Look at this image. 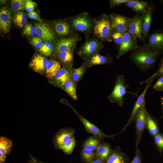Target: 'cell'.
Returning a JSON list of instances; mask_svg holds the SVG:
<instances>
[{
	"label": "cell",
	"instance_id": "6da1fadb",
	"mask_svg": "<svg viewBox=\"0 0 163 163\" xmlns=\"http://www.w3.org/2000/svg\"><path fill=\"white\" fill-rule=\"evenodd\" d=\"M160 54L146 44L143 46H138L136 50L132 51L129 58L139 69L145 72L154 66Z\"/></svg>",
	"mask_w": 163,
	"mask_h": 163
},
{
	"label": "cell",
	"instance_id": "7a4b0ae2",
	"mask_svg": "<svg viewBox=\"0 0 163 163\" xmlns=\"http://www.w3.org/2000/svg\"><path fill=\"white\" fill-rule=\"evenodd\" d=\"M93 28L94 35L100 40L111 42L113 32L110 15L103 14L93 20Z\"/></svg>",
	"mask_w": 163,
	"mask_h": 163
},
{
	"label": "cell",
	"instance_id": "3957f363",
	"mask_svg": "<svg viewBox=\"0 0 163 163\" xmlns=\"http://www.w3.org/2000/svg\"><path fill=\"white\" fill-rule=\"evenodd\" d=\"M104 47L102 43L97 38L93 37L86 40L77 52L78 56L84 62L93 55L99 53Z\"/></svg>",
	"mask_w": 163,
	"mask_h": 163
},
{
	"label": "cell",
	"instance_id": "277c9868",
	"mask_svg": "<svg viewBox=\"0 0 163 163\" xmlns=\"http://www.w3.org/2000/svg\"><path fill=\"white\" fill-rule=\"evenodd\" d=\"M126 80L123 75H118L115 80L114 88L108 99L111 103L117 104L122 107L123 105V96L127 93L126 90L129 86L126 84Z\"/></svg>",
	"mask_w": 163,
	"mask_h": 163
},
{
	"label": "cell",
	"instance_id": "5b68a950",
	"mask_svg": "<svg viewBox=\"0 0 163 163\" xmlns=\"http://www.w3.org/2000/svg\"><path fill=\"white\" fill-rule=\"evenodd\" d=\"M71 24L75 30L88 34L92 30L93 20L87 13H83L74 16L72 19Z\"/></svg>",
	"mask_w": 163,
	"mask_h": 163
},
{
	"label": "cell",
	"instance_id": "8992f818",
	"mask_svg": "<svg viewBox=\"0 0 163 163\" xmlns=\"http://www.w3.org/2000/svg\"><path fill=\"white\" fill-rule=\"evenodd\" d=\"M147 113L145 102L138 111L135 119L136 136V151L138 149L143 131L147 126Z\"/></svg>",
	"mask_w": 163,
	"mask_h": 163
},
{
	"label": "cell",
	"instance_id": "52a82bcc",
	"mask_svg": "<svg viewBox=\"0 0 163 163\" xmlns=\"http://www.w3.org/2000/svg\"><path fill=\"white\" fill-rule=\"evenodd\" d=\"M137 39L127 31L123 34L122 41L119 46V50L116 57L118 59L127 53L132 51L138 47Z\"/></svg>",
	"mask_w": 163,
	"mask_h": 163
},
{
	"label": "cell",
	"instance_id": "ba28073f",
	"mask_svg": "<svg viewBox=\"0 0 163 163\" xmlns=\"http://www.w3.org/2000/svg\"><path fill=\"white\" fill-rule=\"evenodd\" d=\"M110 17L113 31L124 33L128 30L132 18L113 13Z\"/></svg>",
	"mask_w": 163,
	"mask_h": 163
},
{
	"label": "cell",
	"instance_id": "9c48e42d",
	"mask_svg": "<svg viewBox=\"0 0 163 163\" xmlns=\"http://www.w3.org/2000/svg\"><path fill=\"white\" fill-rule=\"evenodd\" d=\"M155 5L151 4L141 16V24L142 37L141 40L144 45L146 44L145 41L148 36Z\"/></svg>",
	"mask_w": 163,
	"mask_h": 163
},
{
	"label": "cell",
	"instance_id": "30bf717a",
	"mask_svg": "<svg viewBox=\"0 0 163 163\" xmlns=\"http://www.w3.org/2000/svg\"><path fill=\"white\" fill-rule=\"evenodd\" d=\"M36 35L42 40L46 42L54 41L56 37L51 27L45 23H36L35 25Z\"/></svg>",
	"mask_w": 163,
	"mask_h": 163
},
{
	"label": "cell",
	"instance_id": "8fae6325",
	"mask_svg": "<svg viewBox=\"0 0 163 163\" xmlns=\"http://www.w3.org/2000/svg\"><path fill=\"white\" fill-rule=\"evenodd\" d=\"M154 80L153 79H151L147 83V84L143 92L139 96L134 104L128 122L123 128L121 132L125 130L127 127L135 120L138 111L142 106L143 103L145 102V95Z\"/></svg>",
	"mask_w": 163,
	"mask_h": 163
},
{
	"label": "cell",
	"instance_id": "7c38bea8",
	"mask_svg": "<svg viewBox=\"0 0 163 163\" xmlns=\"http://www.w3.org/2000/svg\"><path fill=\"white\" fill-rule=\"evenodd\" d=\"M67 104L77 114L80 121L83 124L86 129L88 133L102 138H113L115 136L114 135H109L105 134L95 125L83 117L71 105L68 103Z\"/></svg>",
	"mask_w": 163,
	"mask_h": 163
},
{
	"label": "cell",
	"instance_id": "4fadbf2b",
	"mask_svg": "<svg viewBox=\"0 0 163 163\" xmlns=\"http://www.w3.org/2000/svg\"><path fill=\"white\" fill-rule=\"evenodd\" d=\"M148 36L147 45L160 54H163V30H156Z\"/></svg>",
	"mask_w": 163,
	"mask_h": 163
},
{
	"label": "cell",
	"instance_id": "5bb4252c",
	"mask_svg": "<svg viewBox=\"0 0 163 163\" xmlns=\"http://www.w3.org/2000/svg\"><path fill=\"white\" fill-rule=\"evenodd\" d=\"M81 40V38L76 34L68 38L60 40L56 44V52L58 53L70 50L74 48L76 43Z\"/></svg>",
	"mask_w": 163,
	"mask_h": 163
},
{
	"label": "cell",
	"instance_id": "9a60e30c",
	"mask_svg": "<svg viewBox=\"0 0 163 163\" xmlns=\"http://www.w3.org/2000/svg\"><path fill=\"white\" fill-rule=\"evenodd\" d=\"M72 68V66L61 67L51 80L53 83L62 89L65 82L71 79V72Z\"/></svg>",
	"mask_w": 163,
	"mask_h": 163
},
{
	"label": "cell",
	"instance_id": "2e32d148",
	"mask_svg": "<svg viewBox=\"0 0 163 163\" xmlns=\"http://www.w3.org/2000/svg\"><path fill=\"white\" fill-rule=\"evenodd\" d=\"M113 62L112 57L110 54L106 56H102L99 53H96L85 62L88 68L95 66L101 65H108L112 63Z\"/></svg>",
	"mask_w": 163,
	"mask_h": 163
},
{
	"label": "cell",
	"instance_id": "e0dca14e",
	"mask_svg": "<svg viewBox=\"0 0 163 163\" xmlns=\"http://www.w3.org/2000/svg\"><path fill=\"white\" fill-rule=\"evenodd\" d=\"M49 61L42 55L36 54L32 60L29 66L35 72L42 74L46 70Z\"/></svg>",
	"mask_w": 163,
	"mask_h": 163
},
{
	"label": "cell",
	"instance_id": "ac0fdd59",
	"mask_svg": "<svg viewBox=\"0 0 163 163\" xmlns=\"http://www.w3.org/2000/svg\"><path fill=\"white\" fill-rule=\"evenodd\" d=\"M74 130L69 129H62L59 131L56 135L54 138V144L57 148L60 149L73 136Z\"/></svg>",
	"mask_w": 163,
	"mask_h": 163
},
{
	"label": "cell",
	"instance_id": "d6986e66",
	"mask_svg": "<svg viewBox=\"0 0 163 163\" xmlns=\"http://www.w3.org/2000/svg\"><path fill=\"white\" fill-rule=\"evenodd\" d=\"M128 31L135 38L140 40L142 39V30L141 15H136L132 18Z\"/></svg>",
	"mask_w": 163,
	"mask_h": 163
},
{
	"label": "cell",
	"instance_id": "ffe728a7",
	"mask_svg": "<svg viewBox=\"0 0 163 163\" xmlns=\"http://www.w3.org/2000/svg\"><path fill=\"white\" fill-rule=\"evenodd\" d=\"M11 24V13L5 8L2 9L0 12V29L4 34L8 33Z\"/></svg>",
	"mask_w": 163,
	"mask_h": 163
},
{
	"label": "cell",
	"instance_id": "44dd1931",
	"mask_svg": "<svg viewBox=\"0 0 163 163\" xmlns=\"http://www.w3.org/2000/svg\"><path fill=\"white\" fill-rule=\"evenodd\" d=\"M12 145L11 141L7 138H0V163H4L8 154L10 152Z\"/></svg>",
	"mask_w": 163,
	"mask_h": 163
},
{
	"label": "cell",
	"instance_id": "7402d4cb",
	"mask_svg": "<svg viewBox=\"0 0 163 163\" xmlns=\"http://www.w3.org/2000/svg\"><path fill=\"white\" fill-rule=\"evenodd\" d=\"M124 4L136 13L142 14L149 5L147 2L136 0H129Z\"/></svg>",
	"mask_w": 163,
	"mask_h": 163
},
{
	"label": "cell",
	"instance_id": "603a6c76",
	"mask_svg": "<svg viewBox=\"0 0 163 163\" xmlns=\"http://www.w3.org/2000/svg\"><path fill=\"white\" fill-rule=\"evenodd\" d=\"M111 153L110 146L106 143L100 144L95 152L97 158L103 162L107 160Z\"/></svg>",
	"mask_w": 163,
	"mask_h": 163
},
{
	"label": "cell",
	"instance_id": "cb8c5ba5",
	"mask_svg": "<svg viewBox=\"0 0 163 163\" xmlns=\"http://www.w3.org/2000/svg\"><path fill=\"white\" fill-rule=\"evenodd\" d=\"M61 68L59 62L55 60H49L46 70V75L48 79L51 80Z\"/></svg>",
	"mask_w": 163,
	"mask_h": 163
},
{
	"label": "cell",
	"instance_id": "d4e9b609",
	"mask_svg": "<svg viewBox=\"0 0 163 163\" xmlns=\"http://www.w3.org/2000/svg\"><path fill=\"white\" fill-rule=\"evenodd\" d=\"M87 65L85 62L78 68H72L71 70V79L77 85L82 79L85 71L88 69Z\"/></svg>",
	"mask_w": 163,
	"mask_h": 163
},
{
	"label": "cell",
	"instance_id": "484cf974",
	"mask_svg": "<svg viewBox=\"0 0 163 163\" xmlns=\"http://www.w3.org/2000/svg\"><path fill=\"white\" fill-rule=\"evenodd\" d=\"M105 163H126V161L123 153L117 149L111 153Z\"/></svg>",
	"mask_w": 163,
	"mask_h": 163
},
{
	"label": "cell",
	"instance_id": "4316f807",
	"mask_svg": "<svg viewBox=\"0 0 163 163\" xmlns=\"http://www.w3.org/2000/svg\"><path fill=\"white\" fill-rule=\"evenodd\" d=\"M76 86L77 85L70 79L65 82L62 89L75 100H77L78 98Z\"/></svg>",
	"mask_w": 163,
	"mask_h": 163
},
{
	"label": "cell",
	"instance_id": "83f0119b",
	"mask_svg": "<svg viewBox=\"0 0 163 163\" xmlns=\"http://www.w3.org/2000/svg\"><path fill=\"white\" fill-rule=\"evenodd\" d=\"M55 28L56 32L61 36L67 35L70 32L69 25L65 21H59L56 22Z\"/></svg>",
	"mask_w": 163,
	"mask_h": 163
},
{
	"label": "cell",
	"instance_id": "f1b7e54d",
	"mask_svg": "<svg viewBox=\"0 0 163 163\" xmlns=\"http://www.w3.org/2000/svg\"><path fill=\"white\" fill-rule=\"evenodd\" d=\"M74 47L66 51L58 53L59 59L63 63L72 66L73 60Z\"/></svg>",
	"mask_w": 163,
	"mask_h": 163
},
{
	"label": "cell",
	"instance_id": "f546056e",
	"mask_svg": "<svg viewBox=\"0 0 163 163\" xmlns=\"http://www.w3.org/2000/svg\"><path fill=\"white\" fill-rule=\"evenodd\" d=\"M27 19L24 12L19 11L16 12L13 17V21L17 27L22 28L27 22Z\"/></svg>",
	"mask_w": 163,
	"mask_h": 163
},
{
	"label": "cell",
	"instance_id": "4dcf8cb0",
	"mask_svg": "<svg viewBox=\"0 0 163 163\" xmlns=\"http://www.w3.org/2000/svg\"><path fill=\"white\" fill-rule=\"evenodd\" d=\"M100 144L99 140L94 136L88 138L84 144L83 148L88 150L94 151L96 150Z\"/></svg>",
	"mask_w": 163,
	"mask_h": 163
},
{
	"label": "cell",
	"instance_id": "1f68e13d",
	"mask_svg": "<svg viewBox=\"0 0 163 163\" xmlns=\"http://www.w3.org/2000/svg\"><path fill=\"white\" fill-rule=\"evenodd\" d=\"M148 129L152 136L158 133V130L157 124L151 116L148 113L147 126Z\"/></svg>",
	"mask_w": 163,
	"mask_h": 163
},
{
	"label": "cell",
	"instance_id": "d6a6232c",
	"mask_svg": "<svg viewBox=\"0 0 163 163\" xmlns=\"http://www.w3.org/2000/svg\"><path fill=\"white\" fill-rule=\"evenodd\" d=\"M75 144V141L73 136L60 149L66 154H70L72 152Z\"/></svg>",
	"mask_w": 163,
	"mask_h": 163
},
{
	"label": "cell",
	"instance_id": "836d02e7",
	"mask_svg": "<svg viewBox=\"0 0 163 163\" xmlns=\"http://www.w3.org/2000/svg\"><path fill=\"white\" fill-rule=\"evenodd\" d=\"M54 46L51 43L48 42H46L38 50L43 55L47 56L51 55Z\"/></svg>",
	"mask_w": 163,
	"mask_h": 163
},
{
	"label": "cell",
	"instance_id": "e575fe53",
	"mask_svg": "<svg viewBox=\"0 0 163 163\" xmlns=\"http://www.w3.org/2000/svg\"><path fill=\"white\" fill-rule=\"evenodd\" d=\"M96 155L94 151L83 148L82 151V155L83 159L86 162H90Z\"/></svg>",
	"mask_w": 163,
	"mask_h": 163
},
{
	"label": "cell",
	"instance_id": "d590c367",
	"mask_svg": "<svg viewBox=\"0 0 163 163\" xmlns=\"http://www.w3.org/2000/svg\"><path fill=\"white\" fill-rule=\"evenodd\" d=\"M27 0H12L11 1L12 9L14 11H18L25 8V5Z\"/></svg>",
	"mask_w": 163,
	"mask_h": 163
},
{
	"label": "cell",
	"instance_id": "8d00e7d4",
	"mask_svg": "<svg viewBox=\"0 0 163 163\" xmlns=\"http://www.w3.org/2000/svg\"><path fill=\"white\" fill-rule=\"evenodd\" d=\"M23 33L26 36H34L36 34V28L31 24H27L25 26Z\"/></svg>",
	"mask_w": 163,
	"mask_h": 163
},
{
	"label": "cell",
	"instance_id": "74e56055",
	"mask_svg": "<svg viewBox=\"0 0 163 163\" xmlns=\"http://www.w3.org/2000/svg\"><path fill=\"white\" fill-rule=\"evenodd\" d=\"M162 75H163V64L160 65L158 69L155 73L150 76L146 80L141 82L140 84H142L144 83H147L151 79H154L155 78Z\"/></svg>",
	"mask_w": 163,
	"mask_h": 163
},
{
	"label": "cell",
	"instance_id": "f35d334b",
	"mask_svg": "<svg viewBox=\"0 0 163 163\" xmlns=\"http://www.w3.org/2000/svg\"><path fill=\"white\" fill-rule=\"evenodd\" d=\"M123 34L116 31H113L112 34V39L114 42L120 46L123 40Z\"/></svg>",
	"mask_w": 163,
	"mask_h": 163
},
{
	"label": "cell",
	"instance_id": "ab89813d",
	"mask_svg": "<svg viewBox=\"0 0 163 163\" xmlns=\"http://www.w3.org/2000/svg\"><path fill=\"white\" fill-rule=\"evenodd\" d=\"M155 142L161 151L163 150V136L160 134H157L154 136Z\"/></svg>",
	"mask_w": 163,
	"mask_h": 163
},
{
	"label": "cell",
	"instance_id": "60d3db41",
	"mask_svg": "<svg viewBox=\"0 0 163 163\" xmlns=\"http://www.w3.org/2000/svg\"><path fill=\"white\" fill-rule=\"evenodd\" d=\"M30 43L34 47L40 48L43 45L42 40L38 37H34L31 39Z\"/></svg>",
	"mask_w": 163,
	"mask_h": 163
},
{
	"label": "cell",
	"instance_id": "b9f144b4",
	"mask_svg": "<svg viewBox=\"0 0 163 163\" xmlns=\"http://www.w3.org/2000/svg\"><path fill=\"white\" fill-rule=\"evenodd\" d=\"M153 88L156 91H163V75L159 77L154 85Z\"/></svg>",
	"mask_w": 163,
	"mask_h": 163
},
{
	"label": "cell",
	"instance_id": "7bdbcfd3",
	"mask_svg": "<svg viewBox=\"0 0 163 163\" xmlns=\"http://www.w3.org/2000/svg\"><path fill=\"white\" fill-rule=\"evenodd\" d=\"M35 5L34 2L31 0H27L26 2L25 8L28 12L32 11L34 9Z\"/></svg>",
	"mask_w": 163,
	"mask_h": 163
},
{
	"label": "cell",
	"instance_id": "ee69618b",
	"mask_svg": "<svg viewBox=\"0 0 163 163\" xmlns=\"http://www.w3.org/2000/svg\"><path fill=\"white\" fill-rule=\"evenodd\" d=\"M129 0H110V5L111 8L120 5L127 2Z\"/></svg>",
	"mask_w": 163,
	"mask_h": 163
},
{
	"label": "cell",
	"instance_id": "f6af8a7d",
	"mask_svg": "<svg viewBox=\"0 0 163 163\" xmlns=\"http://www.w3.org/2000/svg\"><path fill=\"white\" fill-rule=\"evenodd\" d=\"M28 16L31 19L42 21L39 14L36 11H32L28 13Z\"/></svg>",
	"mask_w": 163,
	"mask_h": 163
},
{
	"label": "cell",
	"instance_id": "bcb514c9",
	"mask_svg": "<svg viewBox=\"0 0 163 163\" xmlns=\"http://www.w3.org/2000/svg\"><path fill=\"white\" fill-rule=\"evenodd\" d=\"M131 163H141L140 152L139 149L136 151L135 155Z\"/></svg>",
	"mask_w": 163,
	"mask_h": 163
},
{
	"label": "cell",
	"instance_id": "7dc6e473",
	"mask_svg": "<svg viewBox=\"0 0 163 163\" xmlns=\"http://www.w3.org/2000/svg\"><path fill=\"white\" fill-rule=\"evenodd\" d=\"M30 158L28 163H44L38 160L36 158L30 155Z\"/></svg>",
	"mask_w": 163,
	"mask_h": 163
},
{
	"label": "cell",
	"instance_id": "c3c4849f",
	"mask_svg": "<svg viewBox=\"0 0 163 163\" xmlns=\"http://www.w3.org/2000/svg\"><path fill=\"white\" fill-rule=\"evenodd\" d=\"M90 163H103V161L97 159L96 160H92Z\"/></svg>",
	"mask_w": 163,
	"mask_h": 163
},
{
	"label": "cell",
	"instance_id": "681fc988",
	"mask_svg": "<svg viewBox=\"0 0 163 163\" xmlns=\"http://www.w3.org/2000/svg\"><path fill=\"white\" fill-rule=\"evenodd\" d=\"M160 101L162 105V110H163V116L162 118H163V97H161L160 98Z\"/></svg>",
	"mask_w": 163,
	"mask_h": 163
},
{
	"label": "cell",
	"instance_id": "f907efd6",
	"mask_svg": "<svg viewBox=\"0 0 163 163\" xmlns=\"http://www.w3.org/2000/svg\"><path fill=\"white\" fill-rule=\"evenodd\" d=\"M5 0H0V3L1 4H4L5 3Z\"/></svg>",
	"mask_w": 163,
	"mask_h": 163
},
{
	"label": "cell",
	"instance_id": "816d5d0a",
	"mask_svg": "<svg viewBox=\"0 0 163 163\" xmlns=\"http://www.w3.org/2000/svg\"><path fill=\"white\" fill-rule=\"evenodd\" d=\"M163 64V59H162V60H161V65H162V64Z\"/></svg>",
	"mask_w": 163,
	"mask_h": 163
}]
</instances>
